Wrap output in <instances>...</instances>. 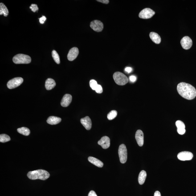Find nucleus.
Here are the masks:
<instances>
[{
  "instance_id": "obj_6",
  "label": "nucleus",
  "mask_w": 196,
  "mask_h": 196,
  "mask_svg": "<svg viewBox=\"0 0 196 196\" xmlns=\"http://www.w3.org/2000/svg\"><path fill=\"white\" fill-rule=\"evenodd\" d=\"M23 81V79L22 77L14 78L8 82L7 83V87L10 89L15 88L22 84Z\"/></svg>"
},
{
  "instance_id": "obj_15",
  "label": "nucleus",
  "mask_w": 196,
  "mask_h": 196,
  "mask_svg": "<svg viewBox=\"0 0 196 196\" xmlns=\"http://www.w3.org/2000/svg\"><path fill=\"white\" fill-rule=\"evenodd\" d=\"M72 100V96L70 94H66L62 98L61 102V105L63 107H68L71 104Z\"/></svg>"
},
{
  "instance_id": "obj_9",
  "label": "nucleus",
  "mask_w": 196,
  "mask_h": 196,
  "mask_svg": "<svg viewBox=\"0 0 196 196\" xmlns=\"http://www.w3.org/2000/svg\"><path fill=\"white\" fill-rule=\"evenodd\" d=\"M181 44L183 48L187 50L190 49L192 47L193 42L190 37L186 36L181 39Z\"/></svg>"
},
{
  "instance_id": "obj_29",
  "label": "nucleus",
  "mask_w": 196,
  "mask_h": 196,
  "mask_svg": "<svg viewBox=\"0 0 196 196\" xmlns=\"http://www.w3.org/2000/svg\"><path fill=\"white\" fill-rule=\"evenodd\" d=\"M95 91L98 93H101L103 91L102 87L100 85L98 84Z\"/></svg>"
},
{
  "instance_id": "obj_3",
  "label": "nucleus",
  "mask_w": 196,
  "mask_h": 196,
  "mask_svg": "<svg viewBox=\"0 0 196 196\" xmlns=\"http://www.w3.org/2000/svg\"><path fill=\"white\" fill-rule=\"evenodd\" d=\"M13 62L16 64H27L31 63V59L29 56L23 54H18L13 58Z\"/></svg>"
},
{
  "instance_id": "obj_22",
  "label": "nucleus",
  "mask_w": 196,
  "mask_h": 196,
  "mask_svg": "<svg viewBox=\"0 0 196 196\" xmlns=\"http://www.w3.org/2000/svg\"><path fill=\"white\" fill-rule=\"evenodd\" d=\"M9 11L7 8L3 3H0V15L3 14L5 17H7L8 15Z\"/></svg>"
},
{
  "instance_id": "obj_35",
  "label": "nucleus",
  "mask_w": 196,
  "mask_h": 196,
  "mask_svg": "<svg viewBox=\"0 0 196 196\" xmlns=\"http://www.w3.org/2000/svg\"><path fill=\"white\" fill-rule=\"evenodd\" d=\"M154 196H161V193L159 191H156L155 192Z\"/></svg>"
},
{
  "instance_id": "obj_17",
  "label": "nucleus",
  "mask_w": 196,
  "mask_h": 196,
  "mask_svg": "<svg viewBox=\"0 0 196 196\" xmlns=\"http://www.w3.org/2000/svg\"><path fill=\"white\" fill-rule=\"evenodd\" d=\"M88 161L94 165L99 168H102L104 165V164L102 162L100 161V160L96 158L89 157L88 158Z\"/></svg>"
},
{
  "instance_id": "obj_27",
  "label": "nucleus",
  "mask_w": 196,
  "mask_h": 196,
  "mask_svg": "<svg viewBox=\"0 0 196 196\" xmlns=\"http://www.w3.org/2000/svg\"><path fill=\"white\" fill-rule=\"evenodd\" d=\"M90 87L93 90H95L97 87L98 85L97 82L96 80H90L89 82Z\"/></svg>"
},
{
  "instance_id": "obj_10",
  "label": "nucleus",
  "mask_w": 196,
  "mask_h": 196,
  "mask_svg": "<svg viewBox=\"0 0 196 196\" xmlns=\"http://www.w3.org/2000/svg\"><path fill=\"white\" fill-rule=\"evenodd\" d=\"M193 157V153L189 152L184 151L180 152L178 155V159L183 161L191 160Z\"/></svg>"
},
{
  "instance_id": "obj_28",
  "label": "nucleus",
  "mask_w": 196,
  "mask_h": 196,
  "mask_svg": "<svg viewBox=\"0 0 196 196\" xmlns=\"http://www.w3.org/2000/svg\"><path fill=\"white\" fill-rule=\"evenodd\" d=\"M30 9H31L33 12L35 13L36 11L39 10L38 6L36 4H32L30 7Z\"/></svg>"
},
{
  "instance_id": "obj_23",
  "label": "nucleus",
  "mask_w": 196,
  "mask_h": 196,
  "mask_svg": "<svg viewBox=\"0 0 196 196\" xmlns=\"http://www.w3.org/2000/svg\"><path fill=\"white\" fill-rule=\"evenodd\" d=\"M17 131L19 133L25 136H28L30 134V129L26 127H22L17 129Z\"/></svg>"
},
{
  "instance_id": "obj_32",
  "label": "nucleus",
  "mask_w": 196,
  "mask_h": 196,
  "mask_svg": "<svg viewBox=\"0 0 196 196\" xmlns=\"http://www.w3.org/2000/svg\"><path fill=\"white\" fill-rule=\"evenodd\" d=\"M88 196H97L96 193L94 191H91L89 193Z\"/></svg>"
},
{
  "instance_id": "obj_26",
  "label": "nucleus",
  "mask_w": 196,
  "mask_h": 196,
  "mask_svg": "<svg viewBox=\"0 0 196 196\" xmlns=\"http://www.w3.org/2000/svg\"><path fill=\"white\" fill-rule=\"evenodd\" d=\"M117 115V111L113 110L108 114V115H107V118H108L109 120H112L116 117Z\"/></svg>"
},
{
  "instance_id": "obj_7",
  "label": "nucleus",
  "mask_w": 196,
  "mask_h": 196,
  "mask_svg": "<svg viewBox=\"0 0 196 196\" xmlns=\"http://www.w3.org/2000/svg\"><path fill=\"white\" fill-rule=\"evenodd\" d=\"M155 14V12L151 9L145 8L139 13V17L143 19H148L151 18Z\"/></svg>"
},
{
  "instance_id": "obj_19",
  "label": "nucleus",
  "mask_w": 196,
  "mask_h": 196,
  "mask_svg": "<svg viewBox=\"0 0 196 196\" xmlns=\"http://www.w3.org/2000/svg\"><path fill=\"white\" fill-rule=\"evenodd\" d=\"M60 118L53 116H50L48 118L47 122L48 124L51 125H56L61 121Z\"/></svg>"
},
{
  "instance_id": "obj_2",
  "label": "nucleus",
  "mask_w": 196,
  "mask_h": 196,
  "mask_svg": "<svg viewBox=\"0 0 196 196\" xmlns=\"http://www.w3.org/2000/svg\"><path fill=\"white\" fill-rule=\"evenodd\" d=\"M27 176L30 179H39L44 181L49 178L50 174L47 171L39 169L29 172L28 173Z\"/></svg>"
},
{
  "instance_id": "obj_12",
  "label": "nucleus",
  "mask_w": 196,
  "mask_h": 196,
  "mask_svg": "<svg viewBox=\"0 0 196 196\" xmlns=\"http://www.w3.org/2000/svg\"><path fill=\"white\" fill-rule=\"evenodd\" d=\"M99 145L101 146L103 149H107L110 146V140L107 136H104L98 142Z\"/></svg>"
},
{
  "instance_id": "obj_24",
  "label": "nucleus",
  "mask_w": 196,
  "mask_h": 196,
  "mask_svg": "<svg viewBox=\"0 0 196 196\" xmlns=\"http://www.w3.org/2000/svg\"><path fill=\"white\" fill-rule=\"evenodd\" d=\"M52 58L56 63L57 64H59L60 63V59L59 54H58L57 52L55 50H53L52 52Z\"/></svg>"
},
{
  "instance_id": "obj_14",
  "label": "nucleus",
  "mask_w": 196,
  "mask_h": 196,
  "mask_svg": "<svg viewBox=\"0 0 196 196\" xmlns=\"http://www.w3.org/2000/svg\"><path fill=\"white\" fill-rule=\"evenodd\" d=\"M135 138L138 145L140 146H142L144 143V135L142 131L138 130L136 132Z\"/></svg>"
},
{
  "instance_id": "obj_25",
  "label": "nucleus",
  "mask_w": 196,
  "mask_h": 196,
  "mask_svg": "<svg viewBox=\"0 0 196 196\" xmlns=\"http://www.w3.org/2000/svg\"><path fill=\"white\" fill-rule=\"evenodd\" d=\"M11 138L8 135L6 134H1L0 135V142L5 143L10 141Z\"/></svg>"
},
{
  "instance_id": "obj_8",
  "label": "nucleus",
  "mask_w": 196,
  "mask_h": 196,
  "mask_svg": "<svg viewBox=\"0 0 196 196\" xmlns=\"http://www.w3.org/2000/svg\"><path fill=\"white\" fill-rule=\"evenodd\" d=\"M90 27L95 31L100 32L104 28V25L102 22L100 21L95 20L92 21L90 23Z\"/></svg>"
},
{
  "instance_id": "obj_33",
  "label": "nucleus",
  "mask_w": 196,
  "mask_h": 196,
  "mask_svg": "<svg viewBox=\"0 0 196 196\" xmlns=\"http://www.w3.org/2000/svg\"><path fill=\"white\" fill-rule=\"evenodd\" d=\"M98 2L102 3H103L106 4H107L109 2V0H97V1Z\"/></svg>"
},
{
  "instance_id": "obj_18",
  "label": "nucleus",
  "mask_w": 196,
  "mask_h": 196,
  "mask_svg": "<svg viewBox=\"0 0 196 196\" xmlns=\"http://www.w3.org/2000/svg\"><path fill=\"white\" fill-rule=\"evenodd\" d=\"M56 85L55 81L51 78H48L46 80L45 83V87L46 89L50 90L52 89Z\"/></svg>"
},
{
  "instance_id": "obj_16",
  "label": "nucleus",
  "mask_w": 196,
  "mask_h": 196,
  "mask_svg": "<svg viewBox=\"0 0 196 196\" xmlns=\"http://www.w3.org/2000/svg\"><path fill=\"white\" fill-rule=\"evenodd\" d=\"M175 125L177 128V132L179 134L183 135L186 132L185 125L182 121L180 120L177 121L176 122Z\"/></svg>"
},
{
  "instance_id": "obj_13",
  "label": "nucleus",
  "mask_w": 196,
  "mask_h": 196,
  "mask_svg": "<svg viewBox=\"0 0 196 196\" xmlns=\"http://www.w3.org/2000/svg\"><path fill=\"white\" fill-rule=\"evenodd\" d=\"M81 123L87 130H90L92 128V123L89 117L86 116L81 119Z\"/></svg>"
},
{
  "instance_id": "obj_11",
  "label": "nucleus",
  "mask_w": 196,
  "mask_h": 196,
  "mask_svg": "<svg viewBox=\"0 0 196 196\" xmlns=\"http://www.w3.org/2000/svg\"><path fill=\"white\" fill-rule=\"evenodd\" d=\"M79 53V49L77 47L72 48L68 54L67 58L68 60L72 61L76 59Z\"/></svg>"
},
{
  "instance_id": "obj_30",
  "label": "nucleus",
  "mask_w": 196,
  "mask_h": 196,
  "mask_svg": "<svg viewBox=\"0 0 196 196\" xmlns=\"http://www.w3.org/2000/svg\"><path fill=\"white\" fill-rule=\"evenodd\" d=\"M39 20L40 23L41 24H43L44 23L45 21H46V17L44 16H43L41 17V18H39Z\"/></svg>"
},
{
  "instance_id": "obj_34",
  "label": "nucleus",
  "mask_w": 196,
  "mask_h": 196,
  "mask_svg": "<svg viewBox=\"0 0 196 196\" xmlns=\"http://www.w3.org/2000/svg\"><path fill=\"white\" fill-rule=\"evenodd\" d=\"M125 71L126 72H128V73H129L131 72L132 71V68L130 67H126V68L125 69Z\"/></svg>"
},
{
  "instance_id": "obj_1",
  "label": "nucleus",
  "mask_w": 196,
  "mask_h": 196,
  "mask_svg": "<svg viewBox=\"0 0 196 196\" xmlns=\"http://www.w3.org/2000/svg\"><path fill=\"white\" fill-rule=\"evenodd\" d=\"M177 91L183 97L188 100L194 99L196 96V90L193 86L188 83L182 82L177 85Z\"/></svg>"
},
{
  "instance_id": "obj_21",
  "label": "nucleus",
  "mask_w": 196,
  "mask_h": 196,
  "mask_svg": "<svg viewBox=\"0 0 196 196\" xmlns=\"http://www.w3.org/2000/svg\"><path fill=\"white\" fill-rule=\"evenodd\" d=\"M147 174L146 172L144 170L141 171L139 175L138 181L140 185H142L145 182L146 179Z\"/></svg>"
},
{
  "instance_id": "obj_31",
  "label": "nucleus",
  "mask_w": 196,
  "mask_h": 196,
  "mask_svg": "<svg viewBox=\"0 0 196 196\" xmlns=\"http://www.w3.org/2000/svg\"><path fill=\"white\" fill-rule=\"evenodd\" d=\"M136 79H137V78H136V77L133 76V75L129 77L130 80L131 82H133V83L136 81Z\"/></svg>"
},
{
  "instance_id": "obj_20",
  "label": "nucleus",
  "mask_w": 196,
  "mask_h": 196,
  "mask_svg": "<svg viewBox=\"0 0 196 196\" xmlns=\"http://www.w3.org/2000/svg\"><path fill=\"white\" fill-rule=\"evenodd\" d=\"M150 37L151 39L154 43L159 44L161 42V38L160 36L157 33L155 32H151L150 34Z\"/></svg>"
},
{
  "instance_id": "obj_5",
  "label": "nucleus",
  "mask_w": 196,
  "mask_h": 196,
  "mask_svg": "<svg viewBox=\"0 0 196 196\" xmlns=\"http://www.w3.org/2000/svg\"><path fill=\"white\" fill-rule=\"evenodd\" d=\"M119 154L120 162L122 164H125L127 160V150L126 146L124 144H121L119 147Z\"/></svg>"
},
{
  "instance_id": "obj_4",
  "label": "nucleus",
  "mask_w": 196,
  "mask_h": 196,
  "mask_svg": "<svg viewBox=\"0 0 196 196\" xmlns=\"http://www.w3.org/2000/svg\"><path fill=\"white\" fill-rule=\"evenodd\" d=\"M113 78L115 83L120 85H124L128 82L127 77L122 73L117 72L113 74Z\"/></svg>"
}]
</instances>
